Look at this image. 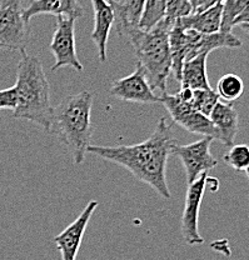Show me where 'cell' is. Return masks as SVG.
I'll use <instances>...</instances> for the list:
<instances>
[{
    "instance_id": "e0dca14e",
    "label": "cell",
    "mask_w": 249,
    "mask_h": 260,
    "mask_svg": "<svg viewBox=\"0 0 249 260\" xmlns=\"http://www.w3.org/2000/svg\"><path fill=\"white\" fill-rule=\"evenodd\" d=\"M222 4L212 5L202 12L192 13L191 15L175 20V25L182 29H191L200 34H213L221 29Z\"/></svg>"
},
{
    "instance_id": "7c38bea8",
    "label": "cell",
    "mask_w": 249,
    "mask_h": 260,
    "mask_svg": "<svg viewBox=\"0 0 249 260\" xmlns=\"http://www.w3.org/2000/svg\"><path fill=\"white\" fill-rule=\"evenodd\" d=\"M98 205L99 203L97 200L89 202L80 213V215L53 239L58 250L60 251L63 260H77L78 251L82 245L86 226H88L91 215L98 208Z\"/></svg>"
},
{
    "instance_id": "603a6c76",
    "label": "cell",
    "mask_w": 249,
    "mask_h": 260,
    "mask_svg": "<svg viewBox=\"0 0 249 260\" xmlns=\"http://www.w3.org/2000/svg\"><path fill=\"white\" fill-rule=\"evenodd\" d=\"M223 160L238 173H247L249 168V148L244 144L232 145L224 154Z\"/></svg>"
},
{
    "instance_id": "cb8c5ba5",
    "label": "cell",
    "mask_w": 249,
    "mask_h": 260,
    "mask_svg": "<svg viewBox=\"0 0 249 260\" xmlns=\"http://www.w3.org/2000/svg\"><path fill=\"white\" fill-rule=\"evenodd\" d=\"M193 13L189 0H167L164 19L174 24L178 19L188 16Z\"/></svg>"
},
{
    "instance_id": "7a4b0ae2",
    "label": "cell",
    "mask_w": 249,
    "mask_h": 260,
    "mask_svg": "<svg viewBox=\"0 0 249 260\" xmlns=\"http://www.w3.org/2000/svg\"><path fill=\"white\" fill-rule=\"evenodd\" d=\"M14 88L17 91V107L13 110V116L32 121L45 132H49L53 110L50 85L38 56L21 54Z\"/></svg>"
},
{
    "instance_id": "8fae6325",
    "label": "cell",
    "mask_w": 249,
    "mask_h": 260,
    "mask_svg": "<svg viewBox=\"0 0 249 260\" xmlns=\"http://www.w3.org/2000/svg\"><path fill=\"white\" fill-rule=\"evenodd\" d=\"M109 94L124 102L138 103V104L159 103V95H157L150 88L144 72L138 64L131 75L115 80L112 84Z\"/></svg>"
},
{
    "instance_id": "ba28073f",
    "label": "cell",
    "mask_w": 249,
    "mask_h": 260,
    "mask_svg": "<svg viewBox=\"0 0 249 260\" xmlns=\"http://www.w3.org/2000/svg\"><path fill=\"white\" fill-rule=\"evenodd\" d=\"M75 20L77 19L74 18L56 16V25L49 44L50 51L55 58V63L51 67L53 72L64 67L83 72L84 67L78 59L75 48Z\"/></svg>"
},
{
    "instance_id": "9c48e42d",
    "label": "cell",
    "mask_w": 249,
    "mask_h": 260,
    "mask_svg": "<svg viewBox=\"0 0 249 260\" xmlns=\"http://www.w3.org/2000/svg\"><path fill=\"white\" fill-rule=\"evenodd\" d=\"M212 142V138L203 137L200 140L189 145H179L178 143L173 145L172 154L182 161L188 185L218 165V160L210 153Z\"/></svg>"
},
{
    "instance_id": "52a82bcc",
    "label": "cell",
    "mask_w": 249,
    "mask_h": 260,
    "mask_svg": "<svg viewBox=\"0 0 249 260\" xmlns=\"http://www.w3.org/2000/svg\"><path fill=\"white\" fill-rule=\"evenodd\" d=\"M159 102L163 103V105L169 112L170 118L179 126L193 134L212 138L213 140L218 139V133L210 119L194 109L188 102L183 100L178 93H163L159 95Z\"/></svg>"
},
{
    "instance_id": "ffe728a7",
    "label": "cell",
    "mask_w": 249,
    "mask_h": 260,
    "mask_svg": "<svg viewBox=\"0 0 249 260\" xmlns=\"http://www.w3.org/2000/svg\"><path fill=\"white\" fill-rule=\"evenodd\" d=\"M216 94L219 99L226 103H233L239 99L244 93V83L242 78L235 74H226L221 78L216 84Z\"/></svg>"
},
{
    "instance_id": "5b68a950",
    "label": "cell",
    "mask_w": 249,
    "mask_h": 260,
    "mask_svg": "<svg viewBox=\"0 0 249 260\" xmlns=\"http://www.w3.org/2000/svg\"><path fill=\"white\" fill-rule=\"evenodd\" d=\"M242 47V40L233 32L216 31L213 34H200L191 29H182L173 24L169 31V48L172 56V73L180 77L184 61L191 60L202 53H212L222 48L235 49Z\"/></svg>"
},
{
    "instance_id": "484cf974",
    "label": "cell",
    "mask_w": 249,
    "mask_h": 260,
    "mask_svg": "<svg viewBox=\"0 0 249 260\" xmlns=\"http://www.w3.org/2000/svg\"><path fill=\"white\" fill-rule=\"evenodd\" d=\"M208 0H189L192 5V9H193V13L200 12V10L204 8V5L207 4Z\"/></svg>"
},
{
    "instance_id": "30bf717a",
    "label": "cell",
    "mask_w": 249,
    "mask_h": 260,
    "mask_svg": "<svg viewBox=\"0 0 249 260\" xmlns=\"http://www.w3.org/2000/svg\"><path fill=\"white\" fill-rule=\"evenodd\" d=\"M208 173H204L198 177L192 184H189L185 195V205L182 214V221H180V232H182L183 239L188 245H199L204 243L202 235L199 234L198 220H199V209L202 204L203 197L205 193V179Z\"/></svg>"
},
{
    "instance_id": "4fadbf2b",
    "label": "cell",
    "mask_w": 249,
    "mask_h": 260,
    "mask_svg": "<svg viewBox=\"0 0 249 260\" xmlns=\"http://www.w3.org/2000/svg\"><path fill=\"white\" fill-rule=\"evenodd\" d=\"M94 10V28L90 38L96 44L98 58L102 63L107 60V44L110 30L114 25V13L107 0H91Z\"/></svg>"
},
{
    "instance_id": "8992f818",
    "label": "cell",
    "mask_w": 249,
    "mask_h": 260,
    "mask_svg": "<svg viewBox=\"0 0 249 260\" xmlns=\"http://www.w3.org/2000/svg\"><path fill=\"white\" fill-rule=\"evenodd\" d=\"M30 39V24L24 20L21 0L0 3V49L26 53Z\"/></svg>"
},
{
    "instance_id": "83f0119b",
    "label": "cell",
    "mask_w": 249,
    "mask_h": 260,
    "mask_svg": "<svg viewBox=\"0 0 249 260\" xmlns=\"http://www.w3.org/2000/svg\"><path fill=\"white\" fill-rule=\"evenodd\" d=\"M224 0H208L207 2V4L204 5V8H203L202 10H204V9H207V8H209V7H212V5H215V4H219V3H223ZM202 10H200V12H202Z\"/></svg>"
},
{
    "instance_id": "5bb4252c",
    "label": "cell",
    "mask_w": 249,
    "mask_h": 260,
    "mask_svg": "<svg viewBox=\"0 0 249 260\" xmlns=\"http://www.w3.org/2000/svg\"><path fill=\"white\" fill-rule=\"evenodd\" d=\"M208 118L210 119L216 133H218V139L216 140H219L222 144L228 146V148L234 145L238 126H239V116H238L237 109L233 107L232 103L219 100Z\"/></svg>"
},
{
    "instance_id": "9a60e30c",
    "label": "cell",
    "mask_w": 249,
    "mask_h": 260,
    "mask_svg": "<svg viewBox=\"0 0 249 260\" xmlns=\"http://www.w3.org/2000/svg\"><path fill=\"white\" fill-rule=\"evenodd\" d=\"M40 14L78 19L84 16V8L78 0H33L28 7L23 8V18L28 23Z\"/></svg>"
},
{
    "instance_id": "2e32d148",
    "label": "cell",
    "mask_w": 249,
    "mask_h": 260,
    "mask_svg": "<svg viewBox=\"0 0 249 260\" xmlns=\"http://www.w3.org/2000/svg\"><path fill=\"white\" fill-rule=\"evenodd\" d=\"M114 13L115 30L121 37L139 28L145 0H107Z\"/></svg>"
},
{
    "instance_id": "6da1fadb",
    "label": "cell",
    "mask_w": 249,
    "mask_h": 260,
    "mask_svg": "<svg viewBox=\"0 0 249 260\" xmlns=\"http://www.w3.org/2000/svg\"><path fill=\"white\" fill-rule=\"evenodd\" d=\"M175 143L172 126L167 123L166 118H162L157 123L153 134L139 144L89 145L86 153L126 168L137 180L148 184L163 199L169 200L172 194L167 183V162Z\"/></svg>"
},
{
    "instance_id": "d6986e66",
    "label": "cell",
    "mask_w": 249,
    "mask_h": 260,
    "mask_svg": "<svg viewBox=\"0 0 249 260\" xmlns=\"http://www.w3.org/2000/svg\"><path fill=\"white\" fill-rule=\"evenodd\" d=\"M178 94L183 100L188 102L194 109L204 114L205 116H209L213 108L219 102L218 94L213 89H196V90H193V89L189 88H180Z\"/></svg>"
},
{
    "instance_id": "277c9868",
    "label": "cell",
    "mask_w": 249,
    "mask_h": 260,
    "mask_svg": "<svg viewBox=\"0 0 249 260\" xmlns=\"http://www.w3.org/2000/svg\"><path fill=\"white\" fill-rule=\"evenodd\" d=\"M173 24L162 19L148 30L137 28L126 35L133 47L138 65L143 69L153 90L167 93V81L172 73L169 31Z\"/></svg>"
},
{
    "instance_id": "7402d4cb",
    "label": "cell",
    "mask_w": 249,
    "mask_h": 260,
    "mask_svg": "<svg viewBox=\"0 0 249 260\" xmlns=\"http://www.w3.org/2000/svg\"><path fill=\"white\" fill-rule=\"evenodd\" d=\"M167 0H145L144 9L140 18L139 28L143 30L153 28L164 18Z\"/></svg>"
},
{
    "instance_id": "ac0fdd59",
    "label": "cell",
    "mask_w": 249,
    "mask_h": 260,
    "mask_svg": "<svg viewBox=\"0 0 249 260\" xmlns=\"http://www.w3.org/2000/svg\"><path fill=\"white\" fill-rule=\"evenodd\" d=\"M209 54L202 53L191 60L184 61L180 73V86L189 89H212L207 75V58Z\"/></svg>"
},
{
    "instance_id": "d4e9b609",
    "label": "cell",
    "mask_w": 249,
    "mask_h": 260,
    "mask_svg": "<svg viewBox=\"0 0 249 260\" xmlns=\"http://www.w3.org/2000/svg\"><path fill=\"white\" fill-rule=\"evenodd\" d=\"M17 107V91L14 86L0 90V110H14Z\"/></svg>"
},
{
    "instance_id": "4316f807",
    "label": "cell",
    "mask_w": 249,
    "mask_h": 260,
    "mask_svg": "<svg viewBox=\"0 0 249 260\" xmlns=\"http://www.w3.org/2000/svg\"><path fill=\"white\" fill-rule=\"evenodd\" d=\"M207 186H209V189L212 191H215L219 186V180L216 178H210L209 175H208L207 179H205V188H207Z\"/></svg>"
},
{
    "instance_id": "44dd1931",
    "label": "cell",
    "mask_w": 249,
    "mask_h": 260,
    "mask_svg": "<svg viewBox=\"0 0 249 260\" xmlns=\"http://www.w3.org/2000/svg\"><path fill=\"white\" fill-rule=\"evenodd\" d=\"M245 10H248V0H224V3H222V19L219 31L231 32L233 21Z\"/></svg>"
},
{
    "instance_id": "3957f363",
    "label": "cell",
    "mask_w": 249,
    "mask_h": 260,
    "mask_svg": "<svg viewBox=\"0 0 249 260\" xmlns=\"http://www.w3.org/2000/svg\"><path fill=\"white\" fill-rule=\"evenodd\" d=\"M91 107L93 94L88 90L68 95L53 108L50 134L56 135L70 149L74 162L80 165L86 155L91 139Z\"/></svg>"
}]
</instances>
